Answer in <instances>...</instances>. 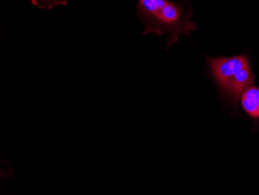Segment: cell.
<instances>
[{
	"label": "cell",
	"instance_id": "6da1fadb",
	"mask_svg": "<svg viewBox=\"0 0 259 195\" xmlns=\"http://www.w3.org/2000/svg\"><path fill=\"white\" fill-rule=\"evenodd\" d=\"M137 14L145 27L143 34H168L166 50L180 40L182 34L190 37L196 30L192 21V9L168 0H138Z\"/></svg>",
	"mask_w": 259,
	"mask_h": 195
},
{
	"label": "cell",
	"instance_id": "7a4b0ae2",
	"mask_svg": "<svg viewBox=\"0 0 259 195\" xmlns=\"http://www.w3.org/2000/svg\"><path fill=\"white\" fill-rule=\"evenodd\" d=\"M206 59L211 75L221 93L236 103L244 90L254 82V75L247 57H207Z\"/></svg>",
	"mask_w": 259,
	"mask_h": 195
},
{
	"label": "cell",
	"instance_id": "277c9868",
	"mask_svg": "<svg viewBox=\"0 0 259 195\" xmlns=\"http://www.w3.org/2000/svg\"><path fill=\"white\" fill-rule=\"evenodd\" d=\"M70 1L71 0H31V3L37 8L52 10L55 7L67 5Z\"/></svg>",
	"mask_w": 259,
	"mask_h": 195
},
{
	"label": "cell",
	"instance_id": "3957f363",
	"mask_svg": "<svg viewBox=\"0 0 259 195\" xmlns=\"http://www.w3.org/2000/svg\"><path fill=\"white\" fill-rule=\"evenodd\" d=\"M242 108L253 119H259V87L246 89L241 97Z\"/></svg>",
	"mask_w": 259,
	"mask_h": 195
}]
</instances>
